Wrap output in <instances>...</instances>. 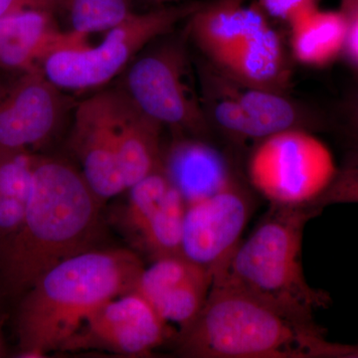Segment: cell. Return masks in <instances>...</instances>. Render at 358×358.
<instances>
[{
    "mask_svg": "<svg viewBox=\"0 0 358 358\" xmlns=\"http://www.w3.org/2000/svg\"><path fill=\"white\" fill-rule=\"evenodd\" d=\"M213 274L182 255L164 257L145 267L134 291L167 324L180 331L196 319L210 292Z\"/></svg>",
    "mask_w": 358,
    "mask_h": 358,
    "instance_id": "5bb4252c",
    "label": "cell"
},
{
    "mask_svg": "<svg viewBox=\"0 0 358 358\" xmlns=\"http://www.w3.org/2000/svg\"><path fill=\"white\" fill-rule=\"evenodd\" d=\"M334 348L320 327L300 326L218 281H212L203 308L178 336V353L188 358H331Z\"/></svg>",
    "mask_w": 358,
    "mask_h": 358,
    "instance_id": "277c9868",
    "label": "cell"
},
{
    "mask_svg": "<svg viewBox=\"0 0 358 358\" xmlns=\"http://www.w3.org/2000/svg\"><path fill=\"white\" fill-rule=\"evenodd\" d=\"M169 336V324L138 292L131 291L96 308L61 352L96 350L145 357Z\"/></svg>",
    "mask_w": 358,
    "mask_h": 358,
    "instance_id": "30bf717a",
    "label": "cell"
},
{
    "mask_svg": "<svg viewBox=\"0 0 358 358\" xmlns=\"http://www.w3.org/2000/svg\"><path fill=\"white\" fill-rule=\"evenodd\" d=\"M117 159L127 189L162 167L164 127L145 115L119 88L106 90Z\"/></svg>",
    "mask_w": 358,
    "mask_h": 358,
    "instance_id": "2e32d148",
    "label": "cell"
},
{
    "mask_svg": "<svg viewBox=\"0 0 358 358\" xmlns=\"http://www.w3.org/2000/svg\"><path fill=\"white\" fill-rule=\"evenodd\" d=\"M345 50L353 64L358 68V13L350 20L348 39H346Z\"/></svg>",
    "mask_w": 358,
    "mask_h": 358,
    "instance_id": "d4e9b609",
    "label": "cell"
},
{
    "mask_svg": "<svg viewBox=\"0 0 358 358\" xmlns=\"http://www.w3.org/2000/svg\"><path fill=\"white\" fill-rule=\"evenodd\" d=\"M56 17L63 16L67 30L90 35L106 32L134 13L131 0H53Z\"/></svg>",
    "mask_w": 358,
    "mask_h": 358,
    "instance_id": "ffe728a7",
    "label": "cell"
},
{
    "mask_svg": "<svg viewBox=\"0 0 358 358\" xmlns=\"http://www.w3.org/2000/svg\"><path fill=\"white\" fill-rule=\"evenodd\" d=\"M6 355V346H4L3 338H2L1 326H0V357Z\"/></svg>",
    "mask_w": 358,
    "mask_h": 358,
    "instance_id": "83f0119b",
    "label": "cell"
},
{
    "mask_svg": "<svg viewBox=\"0 0 358 358\" xmlns=\"http://www.w3.org/2000/svg\"><path fill=\"white\" fill-rule=\"evenodd\" d=\"M23 9H43L54 13L53 0H0V17Z\"/></svg>",
    "mask_w": 358,
    "mask_h": 358,
    "instance_id": "cb8c5ba5",
    "label": "cell"
},
{
    "mask_svg": "<svg viewBox=\"0 0 358 358\" xmlns=\"http://www.w3.org/2000/svg\"><path fill=\"white\" fill-rule=\"evenodd\" d=\"M147 1L154 7H160L181 3V2H186V0H147Z\"/></svg>",
    "mask_w": 358,
    "mask_h": 358,
    "instance_id": "4316f807",
    "label": "cell"
},
{
    "mask_svg": "<svg viewBox=\"0 0 358 358\" xmlns=\"http://www.w3.org/2000/svg\"><path fill=\"white\" fill-rule=\"evenodd\" d=\"M71 105L41 69L0 81V154L30 152L57 133Z\"/></svg>",
    "mask_w": 358,
    "mask_h": 358,
    "instance_id": "9c48e42d",
    "label": "cell"
},
{
    "mask_svg": "<svg viewBox=\"0 0 358 358\" xmlns=\"http://www.w3.org/2000/svg\"><path fill=\"white\" fill-rule=\"evenodd\" d=\"M334 124L350 145L348 157L358 159V92L339 106Z\"/></svg>",
    "mask_w": 358,
    "mask_h": 358,
    "instance_id": "7402d4cb",
    "label": "cell"
},
{
    "mask_svg": "<svg viewBox=\"0 0 358 358\" xmlns=\"http://www.w3.org/2000/svg\"><path fill=\"white\" fill-rule=\"evenodd\" d=\"M341 203H358V159L346 157L333 182L313 206L322 210L329 205Z\"/></svg>",
    "mask_w": 358,
    "mask_h": 358,
    "instance_id": "44dd1931",
    "label": "cell"
},
{
    "mask_svg": "<svg viewBox=\"0 0 358 358\" xmlns=\"http://www.w3.org/2000/svg\"><path fill=\"white\" fill-rule=\"evenodd\" d=\"M176 138L164 150L162 166L186 204L210 196L239 180L229 159L209 141L192 136Z\"/></svg>",
    "mask_w": 358,
    "mask_h": 358,
    "instance_id": "e0dca14e",
    "label": "cell"
},
{
    "mask_svg": "<svg viewBox=\"0 0 358 358\" xmlns=\"http://www.w3.org/2000/svg\"><path fill=\"white\" fill-rule=\"evenodd\" d=\"M317 0H258V6L268 16L289 23L317 7Z\"/></svg>",
    "mask_w": 358,
    "mask_h": 358,
    "instance_id": "603a6c76",
    "label": "cell"
},
{
    "mask_svg": "<svg viewBox=\"0 0 358 358\" xmlns=\"http://www.w3.org/2000/svg\"><path fill=\"white\" fill-rule=\"evenodd\" d=\"M37 155L0 154V244L20 228L29 201Z\"/></svg>",
    "mask_w": 358,
    "mask_h": 358,
    "instance_id": "d6986e66",
    "label": "cell"
},
{
    "mask_svg": "<svg viewBox=\"0 0 358 358\" xmlns=\"http://www.w3.org/2000/svg\"><path fill=\"white\" fill-rule=\"evenodd\" d=\"M320 211L315 206L271 205L256 229L213 273V281L251 294L300 326L320 327L315 313L327 308L331 298L308 284L303 265L306 225Z\"/></svg>",
    "mask_w": 358,
    "mask_h": 358,
    "instance_id": "3957f363",
    "label": "cell"
},
{
    "mask_svg": "<svg viewBox=\"0 0 358 358\" xmlns=\"http://www.w3.org/2000/svg\"><path fill=\"white\" fill-rule=\"evenodd\" d=\"M201 3L186 1L134 13L106 31L100 43L55 52L45 58L40 69L64 92L101 88L121 76L148 45L176 30Z\"/></svg>",
    "mask_w": 358,
    "mask_h": 358,
    "instance_id": "52a82bcc",
    "label": "cell"
},
{
    "mask_svg": "<svg viewBox=\"0 0 358 358\" xmlns=\"http://www.w3.org/2000/svg\"><path fill=\"white\" fill-rule=\"evenodd\" d=\"M86 35L61 29L57 17L43 9H23L0 17V67L40 69L45 58L88 45Z\"/></svg>",
    "mask_w": 358,
    "mask_h": 358,
    "instance_id": "9a60e30c",
    "label": "cell"
},
{
    "mask_svg": "<svg viewBox=\"0 0 358 358\" xmlns=\"http://www.w3.org/2000/svg\"><path fill=\"white\" fill-rule=\"evenodd\" d=\"M127 190L117 221L131 246L152 262L181 255L186 201L164 167Z\"/></svg>",
    "mask_w": 358,
    "mask_h": 358,
    "instance_id": "8fae6325",
    "label": "cell"
},
{
    "mask_svg": "<svg viewBox=\"0 0 358 358\" xmlns=\"http://www.w3.org/2000/svg\"><path fill=\"white\" fill-rule=\"evenodd\" d=\"M253 210L252 193L240 180L186 204L181 255L213 274L242 241Z\"/></svg>",
    "mask_w": 358,
    "mask_h": 358,
    "instance_id": "7c38bea8",
    "label": "cell"
},
{
    "mask_svg": "<svg viewBox=\"0 0 358 358\" xmlns=\"http://www.w3.org/2000/svg\"><path fill=\"white\" fill-rule=\"evenodd\" d=\"M188 37L207 64L238 83L286 94L291 69L267 14L246 0H212L186 20Z\"/></svg>",
    "mask_w": 358,
    "mask_h": 358,
    "instance_id": "5b68a950",
    "label": "cell"
},
{
    "mask_svg": "<svg viewBox=\"0 0 358 358\" xmlns=\"http://www.w3.org/2000/svg\"><path fill=\"white\" fill-rule=\"evenodd\" d=\"M333 154L312 131L271 134L247 157L250 186L275 206H313L338 173Z\"/></svg>",
    "mask_w": 358,
    "mask_h": 358,
    "instance_id": "ba28073f",
    "label": "cell"
},
{
    "mask_svg": "<svg viewBox=\"0 0 358 358\" xmlns=\"http://www.w3.org/2000/svg\"><path fill=\"white\" fill-rule=\"evenodd\" d=\"M341 13H345L348 20L358 13V0H341Z\"/></svg>",
    "mask_w": 358,
    "mask_h": 358,
    "instance_id": "484cf974",
    "label": "cell"
},
{
    "mask_svg": "<svg viewBox=\"0 0 358 358\" xmlns=\"http://www.w3.org/2000/svg\"><path fill=\"white\" fill-rule=\"evenodd\" d=\"M102 205L76 166L37 155L22 222L0 244L7 287L14 293L28 291L59 263L95 248Z\"/></svg>",
    "mask_w": 358,
    "mask_h": 358,
    "instance_id": "6da1fadb",
    "label": "cell"
},
{
    "mask_svg": "<svg viewBox=\"0 0 358 358\" xmlns=\"http://www.w3.org/2000/svg\"><path fill=\"white\" fill-rule=\"evenodd\" d=\"M69 147L90 187L103 202L126 192L106 90L75 108Z\"/></svg>",
    "mask_w": 358,
    "mask_h": 358,
    "instance_id": "4fadbf2b",
    "label": "cell"
},
{
    "mask_svg": "<svg viewBox=\"0 0 358 358\" xmlns=\"http://www.w3.org/2000/svg\"><path fill=\"white\" fill-rule=\"evenodd\" d=\"M188 40L186 27L155 40L124 71L117 88L176 136L209 141L213 131L190 86Z\"/></svg>",
    "mask_w": 358,
    "mask_h": 358,
    "instance_id": "8992f818",
    "label": "cell"
},
{
    "mask_svg": "<svg viewBox=\"0 0 358 358\" xmlns=\"http://www.w3.org/2000/svg\"><path fill=\"white\" fill-rule=\"evenodd\" d=\"M289 25L292 54L301 64L322 67L345 50L350 20L341 11H322L315 7Z\"/></svg>",
    "mask_w": 358,
    "mask_h": 358,
    "instance_id": "ac0fdd59",
    "label": "cell"
},
{
    "mask_svg": "<svg viewBox=\"0 0 358 358\" xmlns=\"http://www.w3.org/2000/svg\"><path fill=\"white\" fill-rule=\"evenodd\" d=\"M143 268L133 251L94 248L47 271L21 303L20 357H43L62 350L96 308L134 291Z\"/></svg>",
    "mask_w": 358,
    "mask_h": 358,
    "instance_id": "7a4b0ae2",
    "label": "cell"
}]
</instances>
